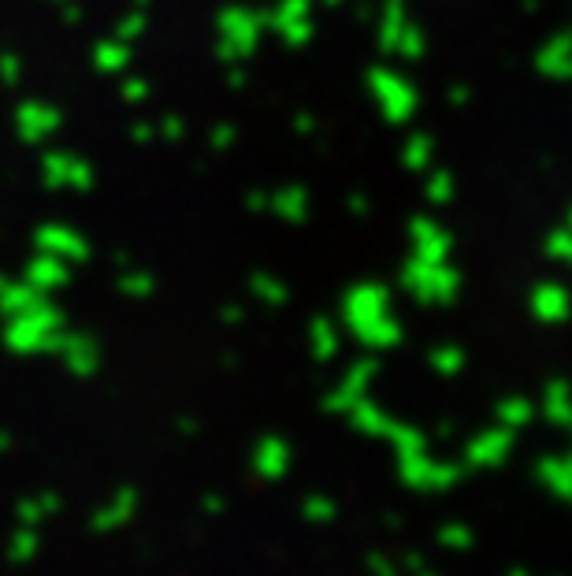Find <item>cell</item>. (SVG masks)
Wrapping results in <instances>:
<instances>
[{"mask_svg":"<svg viewBox=\"0 0 572 576\" xmlns=\"http://www.w3.org/2000/svg\"><path fill=\"white\" fill-rule=\"evenodd\" d=\"M264 27H272L286 45L301 49L312 38V4L309 0H279L272 8V19H264Z\"/></svg>","mask_w":572,"mask_h":576,"instance_id":"obj_8","label":"cell"},{"mask_svg":"<svg viewBox=\"0 0 572 576\" xmlns=\"http://www.w3.org/2000/svg\"><path fill=\"white\" fill-rule=\"evenodd\" d=\"M41 179L49 190H75V194H86L93 190V168L90 160L75 157V153H49L41 160Z\"/></svg>","mask_w":572,"mask_h":576,"instance_id":"obj_7","label":"cell"},{"mask_svg":"<svg viewBox=\"0 0 572 576\" xmlns=\"http://www.w3.org/2000/svg\"><path fill=\"white\" fill-rule=\"evenodd\" d=\"M56 328H60V316L52 305H45L41 298H34L30 305H23L19 313H12V328H8V342L19 354L30 350H49L56 342Z\"/></svg>","mask_w":572,"mask_h":576,"instance_id":"obj_2","label":"cell"},{"mask_svg":"<svg viewBox=\"0 0 572 576\" xmlns=\"http://www.w3.org/2000/svg\"><path fill=\"white\" fill-rule=\"evenodd\" d=\"M41 253H52V257H60V261H86V253H90V242L64 227V223H49V227H41L38 235H34Z\"/></svg>","mask_w":572,"mask_h":576,"instance_id":"obj_10","label":"cell"},{"mask_svg":"<svg viewBox=\"0 0 572 576\" xmlns=\"http://www.w3.org/2000/svg\"><path fill=\"white\" fill-rule=\"evenodd\" d=\"M506 443H509V432H498L494 439H480V443L472 446V461H494L502 450H506Z\"/></svg>","mask_w":572,"mask_h":576,"instance_id":"obj_22","label":"cell"},{"mask_svg":"<svg viewBox=\"0 0 572 576\" xmlns=\"http://www.w3.org/2000/svg\"><path fill=\"white\" fill-rule=\"evenodd\" d=\"M550 249H554V261H565V253H569V231H565V223H558V227H554Z\"/></svg>","mask_w":572,"mask_h":576,"instance_id":"obj_25","label":"cell"},{"mask_svg":"<svg viewBox=\"0 0 572 576\" xmlns=\"http://www.w3.org/2000/svg\"><path fill=\"white\" fill-rule=\"evenodd\" d=\"M268 209H272L275 216H279V220H286V223H301L305 216H309V194H305L301 186H286V190L272 194Z\"/></svg>","mask_w":572,"mask_h":576,"instance_id":"obj_12","label":"cell"},{"mask_svg":"<svg viewBox=\"0 0 572 576\" xmlns=\"http://www.w3.org/2000/svg\"><path fill=\"white\" fill-rule=\"evenodd\" d=\"M535 67H539L543 75H550V79H565V75H569V38H565V34H554V38L539 49Z\"/></svg>","mask_w":572,"mask_h":576,"instance_id":"obj_11","label":"cell"},{"mask_svg":"<svg viewBox=\"0 0 572 576\" xmlns=\"http://www.w3.org/2000/svg\"><path fill=\"white\" fill-rule=\"evenodd\" d=\"M528 413H532V409H528V402H506V409H502V417L506 420H528Z\"/></svg>","mask_w":572,"mask_h":576,"instance_id":"obj_28","label":"cell"},{"mask_svg":"<svg viewBox=\"0 0 572 576\" xmlns=\"http://www.w3.org/2000/svg\"><path fill=\"white\" fill-rule=\"evenodd\" d=\"M428 197L435 201V205H446L450 197H454V175L446 168H435L428 175Z\"/></svg>","mask_w":572,"mask_h":576,"instance_id":"obj_20","label":"cell"},{"mask_svg":"<svg viewBox=\"0 0 572 576\" xmlns=\"http://www.w3.org/2000/svg\"><path fill=\"white\" fill-rule=\"evenodd\" d=\"M67 264L60 257H52V253H41L38 261L26 268V283L34 290H45V283H64L67 279Z\"/></svg>","mask_w":572,"mask_h":576,"instance_id":"obj_14","label":"cell"},{"mask_svg":"<svg viewBox=\"0 0 572 576\" xmlns=\"http://www.w3.org/2000/svg\"><path fill=\"white\" fill-rule=\"evenodd\" d=\"M0 290H4V279H0Z\"/></svg>","mask_w":572,"mask_h":576,"instance_id":"obj_31","label":"cell"},{"mask_svg":"<svg viewBox=\"0 0 572 576\" xmlns=\"http://www.w3.org/2000/svg\"><path fill=\"white\" fill-rule=\"evenodd\" d=\"M309 335H312V346H316V357H331L338 350V335H335V328L327 324L324 316H316V320H312Z\"/></svg>","mask_w":572,"mask_h":576,"instance_id":"obj_18","label":"cell"},{"mask_svg":"<svg viewBox=\"0 0 572 576\" xmlns=\"http://www.w3.org/2000/svg\"><path fill=\"white\" fill-rule=\"evenodd\" d=\"M368 93L376 97L379 112L387 123H405V119L416 112V86L398 71H387V67H372L368 71Z\"/></svg>","mask_w":572,"mask_h":576,"instance_id":"obj_5","label":"cell"},{"mask_svg":"<svg viewBox=\"0 0 572 576\" xmlns=\"http://www.w3.org/2000/svg\"><path fill=\"white\" fill-rule=\"evenodd\" d=\"M60 123H64V116H60V108L52 105H19V112H15V131H19V138L23 142H45V138H52V134L60 131Z\"/></svg>","mask_w":572,"mask_h":576,"instance_id":"obj_9","label":"cell"},{"mask_svg":"<svg viewBox=\"0 0 572 576\" xmlns=\"http://www.w3.org/2000/svg\"><path fill=\"white\" fill-rule=\"evenodd\" d=\"M60 346H64V361H71L78 372H90L97 365V350L90 339H64Z\"/></svg>","mask_w":572,"mask_h":576,"instance_id":"obj_17","label":"cell"},{"mask_svg":"<svg viewBox=\"0 0 572 576\" xmlns=\"http://www.w3.org/2000/svg\"><path fill=\"white\" fill-rule=\"evenodd\" d=\"M346 320H350V328L357 331L364 342H372L376 350L402 339L398 324L387 316V290L379 287V283H361L357 290L346 294Z\"/></svg>","mask_w":572,"mask_h":576,"instance_id":"obj_1","label":"cell"},{"mask_svg":"<svg viewBox=\"0 0 572 576\" xmlns=\"http://www.w3.org/2000/svg\"><path fill=\"white\" fill-rule=\"evenodd\" d=\"M216 30H220V56L227 64H234V60L253 56V49L260 45L264 15L246 12V8H223L220 19H216Z\"/></svg>","mask_w":572,"mask_h":576,"instance_id":"obj_4","label":"cell"},{"mask_svg":"<svg viewBox=\"0 0 572 576\" xmlns=\"http://www.w3.org/2000/svg\"><path fill=\"white\" fill-rule=\"evenodd\" d=\"M405 287H409V294H413L416 302L442 305L457 294V272H450L446 261L413 257V261L405 264Z\"/></svg>","mask_w":572,"mask_h":576,"instance_id":"obj_6","label":"cell"},{"mask_svg":"<svg viewBox=\"0 0 572 576\" xmlns=\"http://www.w3.org/2000/svg\"><path fill=\"white\" fill-rule=\"evenodd\" d=\"M405 164H409V171H424L431 164V138L428 134H413L409 138V145H405Z\"/></svg>","mask_w":572,"mask_h":576,"instance_id":"obj_19","label":"cell"},{"mask_svg":"<svg viewBox=\"0 0 572 576\" xmlns=\"http://www.w3.org/2000/svg\"><path fill=\"white\" fill-rule=\"evenodd\" d=\"M0 75H4V82H19V60H15V56H4V60H0Z\"/></svg>","mask_w":572,"mask_h":576,"instance_id":"obj_27","label":"cell"},{"mask_svg":"<svg viewBox=\"0 0 572 576\" xmlns=\"http://www.w3.org/2000/svg\"><path fill=\"white\" fill-rule=\"evenodd\" d=\"M532 309L539 320L558 324L561 316H565V290H561L558 283H539V290H535L532 298Z\"/></svg>","mask_w":572,"mask_h":576,"instance_id":"obj_13","label":"cell"},{"mask_svg":"<svg viewBox=\"0 0 572 576\" xmlns=\"http://www.w3.org/2000/svg\"><path fill=\"white\" fill-rule=\"evenodd\" d=\"M327 4H338V0H327Z\"/></svg>","mask_w":572,"mask_h":576,"instance_id":"obj_30","label":"cell"},{"mask_svg":"<svg viewBox=\"0 0 572 576\" xmlns=\"http://www.w3.org/2000/svg\"><path fill=\"white\" fill-rule=\"evenodd\" d=\"M253 294L264 302H286V287L272 275H253Z\"/></svg>","mask_w":572,"mask_h":576,"instance_id":"obj_21","label":"cell"},{"mask_svg":"<svg viewBox=\"0 0 572 576\" xmlns=\"http://www.w3.org/2000/svg\"><path fill=\"white\" fill-rule=\"evenodd\" d=\"M93 64L101 67V71H108V75H119L130 64V41L127 45L123 41H104L101 49L93 53Z\"/></svg>","mask_w":572,"mask_h":576,"instance_id":"obj_15","label":"cell"},{"mask_svg":"<svg viewBox=\"0 0 572 576\" xmlns=\"http://www.w3.org/2000/svg\"><path fill=\"white\" fill-rule=\"evenodd\" d=\"M561 472H565V465H561V461H546V465H543V476H550V480H554V491H558V495H565V476H561Z\"/></svg>","mask_w":572,"mask_h":576,"instance_id":"obj_26","label":"cell"},{"mask_svg":"<svg viewBox=\"0 0 572 576\" xmlns=\"http://www.w3.org/2000/svg\"><path fill=\"white\" fill-rule=\"evenodd\" d=\"M119 290H123V294H134V298H145V294H153V275L145 272L123 275V279H119Z\"/></svg>","mask_w":572,"mask_h":576,"instance_id":"obj_23","label":"cell"},{"mask_svg":"<svg viewBox=\"0 0 572 576\" xmlns=\"http://www.w3.org/2000/svg\"><path fill=\"white\" fill-rule=\"evenodd\" d=\"M257 469L264 476H283L286 472V446L279 439H268V443L257 450Z\"/></svg>","mask_w":572,"mask_h":576,"instance_id":"obj_16","label":"cell"},{"mask_svg":"<svg viewBox=\"0 0 572 576\" xmlns=\"http://www.w3.org/2000/svg\"><path fill=\"white\" fill-rule=\"evenodd\" d=\"M145 30V12H130L123 15V23H119V38H138Z\"/></svg>","mask_w":572,"mask_h":576,"instance_id":"obj_24","label":"cell"},{"mask_svg":"<svg viewBox=\"0 0 572 576\" xmlns=\"http://www.w3.org/2000/svg\"><path fill=\"white\" fill-rule=\"evenodd\" d=\"M379 49L402 56V60H420V56L428 53V38H424V30L413 23V15L405 12L402 0H387V8H383V19H379Z\"/></svg>","mask_w":572,"mask_h":576,"instance_id":"obj_3","label":"cell"},{"mask_svg":"<svg viewBox=\"0 0 572 576\" xmlns=\"http://www.w3.org/2000/svg\"><path fill=\"white\" fill-rule=\"evenodd\" d=\"M234 142V127H220V131H212V145H220V149H227V145Z\"/></svg>","mask_w":572,"mask_h":576,"instance_id":"obj_29","label":"cell"}]
</instances>
